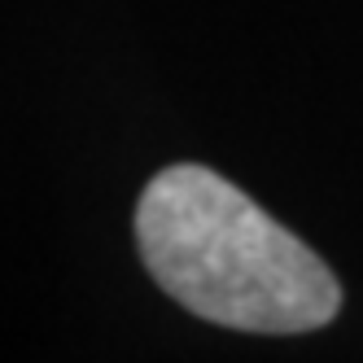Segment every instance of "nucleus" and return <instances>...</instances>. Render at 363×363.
Instances as JSON below:
<instances>
[{"label":"nucleus","mask_w":363,"mask_h":363,"mask_svg":"<svg viewBox=\"0 0 363 363\" xmlns=\"http://www.w3.org/2000/svg\"><path fill=\"white\" fill-rule=\"evenodd\" d=\"M136 250L167 298L237 333H315L342 311L324 258L197 162H175L145 184Z\"/></svg>","instance_id":"nucleus-1"}]
</instances>
